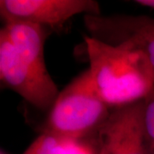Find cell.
Returning <instances> with one entry per match:
<instances>
[{
    "label": "cell",
    "mask_w": 154,
    "mask_h": 154,
    "mask_svg": "<svg viewBox=\"0 0 154 154\" xmlns=\"http://www.w3.org/2000/svg\"><path fill=\"white\" fill-rule=\"evenodd\" d=\"M89 70L101 99L110 107L145 99L154 89V77L145 56L137 50L84 37Z\"/></svg>",
    "instance_id": "6da1fadb"
},
{
    "label": "cell",
    "mask_w": 154,
    "mask_h": 154,
    "mask_svg": "<svg viewBox=\"0 0 154 154\" xmlns=\"http://www.w3.org/2000/svg\"><path fill=\"white\" fill-rule=\"evenodd\" d=\"M110 112L111 107L99 95L88 69L59 93L42 134L72 144L98 134Z\"/></svg>",
    "instance_id": "7a4b0ae2"
},
{
    "label": "cell",
    "mask_w": 154,
    "mask_h": 154,
    "mask_svg": "<svg viewBox=\"0 0 154 154\" xmlns=\"http://www.w3.org/2000/svg\"><path fill=\"white\" fill-rule=\"evenodd\" d=\"M0 81L40 110H51L59 91L49 72L39 70L17 53L5 33L0 31Z\"/></svg>",
    "instance_id": "3957f363"
},
{
    "label": "cell",
    "mask_w": 154,
    "mask_h": 154,
    "mask_svg": "<svg viewBox=\"0 0 154 154\" xmlns=\"http://www.w3.org/2000/svg\"><path fill=\"white\" fill-rule=\"evenodd\" d=\"M84 26L92 38L140 51L154 77V17L144 15H85Z\"/></svg>",
    "instance_id": "277c9868"
},
{
    "label": "cell",
    "mask_w": 154,
    "mask_h": 154,
    "mask_svg": "<svg viewBox=\"0 0 154 154\" xmlns=\"http://www.w3.org/2000/svg\"><path fill=\"white\" fill-rule=\"evenodd\" d=\"M79 14L100 16L95 0H1L4 22H29L45 28H58Z\"/></svg>",
    "instance_id": "5b68a950"
},
{
    "label": "cell",
    "mask_w": 154,
    "mask_h": 154,
    "mask_svg": "<svg viewBox=\"0 0 154 154\" xmlns=\"http://www.w3.org/2000/svg\"><path fill=\"white\" fill-rule=\"evenodd\" d=\"M145 109V99L114 107L98 133L100 146L109 154H149Z\"/></svg>",
    "instance_id": "8992f818"
},
{
    "label": "cell",
    "mask_w": 154,
    "mask_h": 154,
    "mask_svg": "<svg viewBox=\"0 0 154 154\" xmlns=\"http://www.w3.org/2000/svg\"><path fill=\"white\" fill-rule=\"evenodd\" d=\"M5 33L17 53L39 70L48 72L45 60V43L47 37L45 28L29 22H5Z\"/></svg>",
    "instance_id": "52a82bcc"
},
{
    "label": "cell",
    "mask_w": 154,
    "mask_h": 154,
    "mask_svg": "<svg viewBox=\"0 0 154 154\" xmlns=\"http://www.w3.org/2000/svg\"><path fill=\"white\" fill-rule=\"evenodd\" d=\"M1 154L3 152H1ZM22 154H68L66 144L54 137L41 134Z\"/></svg>",
    "instance_id": "ba28073f"
},
{
    "label": "cell",
    "mask_w": 154,
    "mask_h": 154,
    "mask_svg": "<svg viewBox=\"0 0 154 154\" xmlns=\"http://www.w3.org/2000/svg\"><path fill=\"white\" fill-rule=\"evenodd\" d=\"M145 129L149 154H154V89L145 99Z\"/></svg>",
    "instance_id": "9c48e42d"
},
{
    "label": "cell",
    "mask_w": 154,
    "mask_h": 154,
    "mask_svg": "<svg viewBox=\"0 0 154 154\" xmlns=\"http://www.w3.org/2000/svg\"><path fill=\"white\" fill-rule=\"evenodd\" d=\"M134 3L141 6L154 9V0H135Z\"/></svg>",
    "instance_id": "30bf717a"
},
{
    "label": "cell",
    "mask_w": 154,
    "mask_h": 154,
    "mask_svg": "<svg viewBox=\"0 0 154 154\" xmlns=\"http://www.w3.org/2000/svg\"><path fill=\"white\" fill-rule=\"evenodd\" d=\"M99 154H109V153H108V152L106 151V149H105L104 146H100V149H99Z\"/></svg>",
    "instance_id": "8fae6325"
}]
</instances>
